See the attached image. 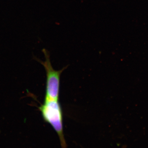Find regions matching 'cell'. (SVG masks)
<instances>
[{
  "label": "cell",
  "mask_w": 148,
  "mask_h": 148,
  "mask_svg": "<svg viewBox=\"0 0 148 148\" xmlns=\"http://www.w3.org/2000/svg\"><path fill=\"white\" fill-rule=\"evenodd\" d=\"M39 110L44 120L49 123L57 133L62 148H66L64 133L63 110L59 101L45 99Z\"/></svg>",
  "instance_id": "1"
},
{
  "label": "cell",
  "mask_w": 148,
  "mask_h": 148,
  "mask_svg": "<svg viewBox=\"0 0 148 148\" xmlns=\"http://www.w3.org/2000/svg\"><path fill=\"white\" fill-rule=\"evenodd\" d=\"M45 60L41 62L46 73V86L45 99L59 101L60 77L64 69L54 70L51 62L50 57L46 51L44 52Z\"/></svg>",
  "instance_id": "2"
}]
</instances>
